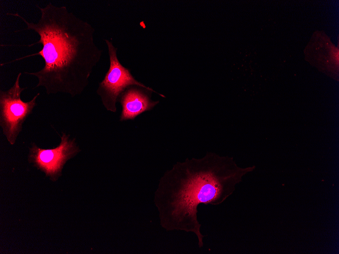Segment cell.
Masks as SVG:
<instances>
[{
	"mask_svg": "<svg viewBox=\"0 0 339 254\" xmlns=\"http://www.w3.org/2000/svg\"><path fill=\"white\" fill-rule=\"evenodd\" d=\"M36 6L41 13L37 23L28 21L17 13L7 15L25 23L26 27L20 31L33 30L39 35L38 42L26 46L40 44L42 48L36 53L8 63L40 56L44 61L43 67L35 72H24L37 78L33 89L42 87L49 95L64 93L74 97L80 95L88 84L90 74L101 55L93 42L94 29L64 6L50 2L44 7Z\"/></svg>",
	"mask_w": 339,
	"mask_h": 254,
	"instance_id": "2",
	"label": "cell"
},
{
	"mask_svg": "<svg viewBox=\"0 0 339 254\" xmlns=\"http://www.w3.org/2000/svg\"><path fill=\"white\" fill-rule=\"evenodd\" d=\"M108 48L110 67L96 90L102 103L107 111L115 113L116 103L121 92L130 85H138L148 89L151 88L138 82L128 69L123 66L117 57V49L111 42L105 40Z\"/></svg>",
	"mask_w": 339,
	"mask_h": 254,
	"instance_id": "5",
	"label": "cell"
},
{
	"mask_svg": "<svg viewBox=\"0 0 339 254\" xmlns=\"http://www.w3.org/2000/svg\"><path fill=\"white\" fill-rule=\"evenodd\" d=\"M255 168L240 167L233 158L210 152L200 158L177 162L161 177L154 194L160 225L168 231L194 233L202 247L205 236L197 219L198 205L222 204Z\"/></svg>",
	"mask_w": 339,
	"mask_h": 254,
	"instance_id": "1",
	"label": "cell"
},
{
	"mask_svg": "<svg viewBox=\"0 0 339 254\" xmlns=\"http://www.w3.org/2000/svg\"><path fill=\"white\" fill-rule=\"evenodd\" d=\"M60 137L59 144L52 149H42L32 142L27 155L28 162L52 182L59 179L65 163L81 151L75 139H71L70 134L62 132Z\"/></svg>",
	"mask_w": 339,
	"mask_h": 254,
	"instance_id": "4",
	"label": "cell"
},
{
	"mask_svg": "<svg viewBox=\"0 0 339 254\" xmlns=\"http://www.w3.org/2000/svg\"><path fill=\"white\" fill-rule=\"evenodd\" d=\"M143 90L131 88L122 93L119 97V101L122 111L120 120H133L140 114L151 110L158 101H152L149 93Z\"/></svg>",
	"mask_w": 339,
	"mask_h": 254,
	"instance_id": "6",
	"label": "cell"
},
{
	"mask_svg": "<svg viewBox=\"0 0 339 254\" xmlns=\"http://www.w3.org/2000/svg\"><path fill=\"white\" fill-rule=\"evenodd\" d=\"M21 72L16 77L14 85L8 90L0 91V126L7 141L14 145L23 128V125L37 106L40 93L28 101L21 98V93L27 87L21 88Z\"/></svg>",
	"mask_w": 339,
	"mask_h": 254,
	"instance_id": "3",
	"label": "cell"
}]
</instances>
